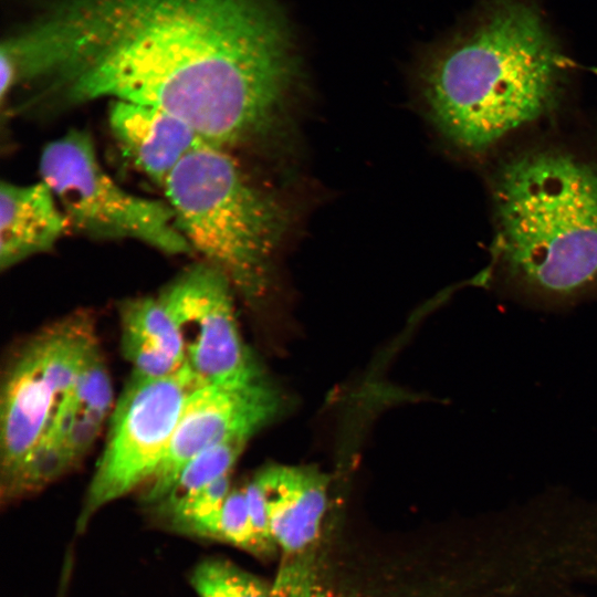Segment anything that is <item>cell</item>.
I'll list each match as a JSON object with an SVG mask.
<instances>
[{
  "label": "cell",
  "mask_w": 597,
  "mask_h": 597,
  "mask_svg": "<svg viewBox=\"0 0 597 597\" xmlns=\"http://www.w3.org/2000/svg\"><path fill=\"white\" fill-rule=\"evenodd\" d=\"M71 102L159 107L224 148L272 129L298 76L268 0H66Z\"/></svg>",
  "instance_id": "1"
},
{
  "label": "cell",
  "mask_w": 597,
  "mask_h": 597,
  "mask_svg": "<svg viewBox=\"0 0 597 597\" xmlns=\"http://www.w3.org/2000/svg\"><path fill=\"white\" fill-rule=\"evenodd\" d=\"M565 56L535 0H483L420 73L430 117L453 145L483 154L549 115L566 84Z\"/></svg>",
  "instance_id": "2"
},
{
  "label": "cell",
  "mask_w": 597,
  "mask_h": 597,
  "mask_svg": "<svg viewBox=\"0 0 597 597\" xmlns=\"http://www.w3.org/2000/svg\"><path fill=\"white\" fill-rule=\"evenodd\" d=\"M492 203L485 284L546 311L597 298L596 161L557 148L515 155L495 172Z\"/></svg>",
  "instance_id": "3"
},
{
  "label": "cell",
  "mask_w": 597,
  "mask_h": 597,
  "mask_svg": "<svg viewBox=\"0 0 597 597\" xmlns=\"http://www.w3.org/2000/svg\"><path fill=\"white\" fill-rule=\"evenodd\" d=\"M163 187L191 251L248 300L263 296L287 229L285 207L256 187L223 148L208 144L188 154Z\"/></svg>",
  "instance_id": "4"
},
{
  "label": "cell",
  "mask_w": 597,
  "mask_h": 597,
  "mask_svg": "<svg viewBox=\"0 0 597 597\" xmlns=\"http://www.w3.org/2000/svg\"><path fill=\"white\" fill-rule=\"evenodd\" d=\"M40 175L70 228L98 239H130L168 254L191 251L168 202L136 196L103 168L91 136L73 129L49 143Z\"/></svg>",
  "instance_id": "5"
},
{
  "label": "cell",
  "mask_w": 597,
  "mask_h": 597,
  "mask_svg": "<svg viewBox=\"0 0 597 597\" xmlns=\"http://www.w3.org/2000/svg\"><path fill=\"white\" fill-rule=\"evenodd\" d=\"M96 348L94 321L80 313L46 326L19 350L1 390V486L13 479L43 440Z\"/></svg>",
  "instance_id": "6"
},
{
  "label": "cell",
  "mask_w": 597,
  "mask_h": 597,
  "mask_svg": "<svg viewBox=\"0 0 597 597\" xmlns=\"http://www.w3.org/2000/svg\"><path fill=\"white\" fill-rule=\"evenodd\" d=\"M199 386L187 366L164 378L132 374L113 410L106 443L77 516V533L103 506L148 483L166 454L186 400Z\"/></svg>",
  "instance_id": "7"
},
{
  "label": "cell",
  "mask_w": 597,
  "mask_h": 597,
  "mask_svg": "<svg viewBox=\"0 0 597 597\" xmlns=\"http://www.w3.org/2000/svg\"><path fill=\"white\" fill-rule=\"evenodd\" d=\"M231 286L220 270L205 263L158 295L180 335L185 366L201 386L262 375L240 334Z\"/></svg>",
  "instance_id": "8"
},
{
  "label": "cell",
  "mask_w": 597,
  "mask_h": 597,
  "mask_svg": "<svg viewBox=\"0 0 597 597\" xmlns=\"http://www.w3.org/2000/svg\"><path fill=\"white\" fill-rule=\"evenodd\" d=\"M282 397L263 375L199 386L185 402L166 454L145 484L144 501L159 504L185 465L202 451L232 440H244L274 420Z\"/></svg>",
  "instance_id": "9"
},
{
  "label": "cell",
  "mask_w": 597,
  "mask_h": 597,
  "mask_svg": "<svg viewBox=\"0 0 597 597\" xmlns=\"http://www.w3.org/2000/svg\"><path fill=\"white\" fill-rule=\"evenodd\" d=\"M277 547L305 554L317 540L327 509V475L315 467L272 465L258 473Z\"/></svg>",
  "instance_id": "10"
},
{
  "label": "cell",
  "mask_w": 597,
  "mask_h": 597,
  "mask_svg": "<svg viewBox=\"0 0 597 597\" xmlns=\"http://www.w3.org/2000/svg\"><path fill=\"white\" fill-rule=\"evenodd\" d=\"M112 102L108 121L114 137L133 163L160 186L188 154L207 144L188 124L159 107Z\"/></svg>",
  "instance_id": "11"
},
{
  "label": "cell",
  "mask_w": 597,
  "mask_h": 597,
  "mask_svg": "<svg viewBox=\"0 0 597 597\" xmlns=\"http://www.w3.org/2000/svg\"><path fill=\"white\" fill-rule=\"evenodd\" d=\"M69 228L65 213L44 181L30 185L1 182V270L50 251Z\"/></svg>",
  "instance_id": "12"
},
{
  "label": "cell",
  "mask_w": 597,
  "mask_h": 597,
  "mask_svg": "<svg viewBox=\"0 0 597 597\" xmlns=\"http://www.w3.org/2000/svg\"><path fill=\"white\" fill-rule=\"evenodd\" d=\"M121 326L122 339L148 345L185 365L180 335L159 296L126 302L121 310Z\"/></svg>",
  "instance_id": "13"
},
{
  "label": "cell",
  "mask_w": 597,
  "mask_h": 597,
  "mask_svg": "<svg viewBox=\"0 0 597 597\" xmlns=\"http://www.w3.org/2000/svg\"><path fill=\"white\" fill-rule=\"evenodd\" d=\"M248 441L232 440L209 448L190 460L179 473L168 495L155 507L160 514L231 474Z\"/></svg>",
  "instance_id": "14"
},
{
  "label": "cell",
  "mask_w": 597,
  "mask_h": 597,
  "mask_svg": "<svg viewBox=\"0 0 597 597\" xmlns=\"http://www.w3.org/2000/svg\"><path fill=\"white\" fill-rule=\"evenodd\" d=\"M230 486V474H227L161 515L178 533L216 540L219 515Z\"/></svg>",
  "instance_id": "15"
},
{
  "label": "cell",
  "mask_w": 597,
  "mask_h": 597,
  "mask_svg": "<svg viewBox=\"0 0 597 597\" xmlns=\"http://www.w3.org/2000/svg\"><path fill=\"white\" fill-rule=\"evenodd\" d=\"M198 597H274L273 587L223 558H208L191 573Z\"/></svg>",
  "instance_id": "16"
},
{
  "label": "cell",
  "mask_w": 597,
  "mask_h": 597,
  "mask_svg": "<svg viewBox=\"0 0 597 597\" xmlns=\"http://www.w3.org/2000/svg\"><path fill=\"white\" fill-rule=\"evenodd\" d=\"M63 402L106 418L113 404V390L100 347L84 364Z\"/></svg>",
  "instance_id": "17"
},
{
  "label": "cell",
  "mask_w": 597,
  "mask_h": 597,
  "mask_svg": "<svg viewBox=\"0 0 597 597\" xmlns=\"http://www.w3.org/2000/svg\"><path fill=\"white\" fill-rule=\"evenodd\" d=\"M216 540L265 555L254 533L243 489L231 490L219 515Z\"/></svg>",
  "instance_id": "18"
},
{
  "label": "cell",
  "mask_w": 597,
  "mask_h": 597,
  "mask_svg": "<svg viewBox=\"0 0 597 597\" xmlns=\"http://www.w3.org/2000/svg\"><path fill=\"white\" fill-rule=\"evenodd\" d=\"M293 556L281 568L273 587L274 597H337L320 582L310 557Z\"/></svg>",
  "instance_id": "19"
},
{
  "label": "cell",
  "mask_w": 597,
  "mask_h": 597,
  "mask_svg": "<svg viewBox=\"0 0 597 597\" xmlns=\"http://www.w3.org/2000/svg\"><path fill=\"white\" fill-rule=\"evenodd\" d=\"M244 494L254 533L265 556L272 554L277 547L272 538L268 509L260 485L253 478L244 488Z\"/></svg>",
  "instance_id": "20"
}]
</instances>
